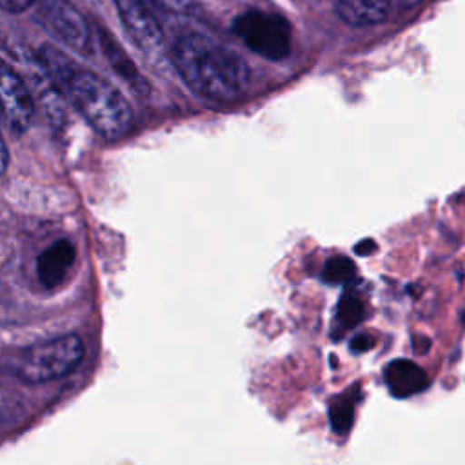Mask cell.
Listing matches in <instances>:
<instances>
[{"mask_svg":"<svg viewBox=\"0 0 465 465\" xmlns=\"http://www.w3.org/2000/svg\"><path fill=\"white\" fill-rule=\"evenodd\" d=\"M45 74L69 96L84 120L105 140H118L133 125V111L124 94L105 78L78 67L53 45L38 49Z\"/></svg>","mask_w":465,"mask_h":465,"instance_id":"cell-1","label":"cell"},{"mask_svg":"<svg viewBox=\"0 0 465 465\" xmlns=\"http://www.w3.org/2000/svg\"><path fill=\"white\" fill-rule=\"evenodd\" d=\"M171 62L185 85L209 102H232L251 82L247 62L203 33L180 35L171 47Z\"/></svg>","mask_w":465,"mask_h":465,"instance_id":"cell-2","label":"cell"},{"mask_svg":"<svg viewBox=\"0 0 465 465\" xmlns=\"http://www.w3.org/2000/svg\"><path fill=\"white\" fill-rule=\"evenodd\" d=\"M85 345L76 334H64L25 347L15 358V374L25 383L64 378L84 360Z\"/></svg>","mask_w":465,"mask_h":465,"instance_id":"cell-3","label":"cell"},{"mask_svg":"<svg viewBox=\"0 0 465 465\" xmlns=\"http://www.w3.org/2000/svg\"><path fill=\"white\" fill-rule=\"evenodd\" d=\"M232 31L251 51L267 60H283L291 53V25L282 15L251 9L234 18Z\"/></svg>","mask_w":465,"mask_h":465,"instance_id":"cell-4","label":"cell"},{"mask_svg":"<svg viewBox=\"0 0 465 465\" xmlns=\"http://www.w3.org/2000/svg\"><path fill=\"white\" fill-rule=\"evenodd\" d=\"M38 15L47 31L80 54H91L93 36L87 20L67 0H36Z\"/></svg>","mask_w":465,"mask_h":465,"instance_id":"cell-5","label":"cell"},{"mask_svg":"<svg viewBox=\"0 0 465 465\" xmlns=\"http://www.w3.org/2000/svg\"><path fill=\"white\" fill-rule=\"evenodd\" d=\"M134 45L153 62L163 58V31L149 0H113Z\"/></svg>","mask_w":465,"mask_h":465,"instance_id":"cell-6","label":"cell"},{"mask_svg":"<svg viewBox=\"0 0 465 465\" xmlns=\"http://www.w3.org/2000/svg\"><path fill=\"white\" fill-rule=\"evenodd\" d=\"M33 96L25 80L0 58V114L13 133H24L33 120Z\"/></svg>","mask_w":465,"mask_h":465,"instance_id":"cell-7","label":"cell"},{"mask_svg":"<svg viewBox=\"0 0 465 465\" xmlns=\"http://www.w3.org/2000/svg\"><path fill=\"white\" fill-rule=\"evenodd\" d=\"M74 258L76 249L67 238L53 242L45 251H42L36 262V272L42 285H45L47 289L58 287L73 267Z\"/></svg>","mask_w":465,"mask_h":465,"instance_id":"cell-8","label":"cell"},{"mask_svg":"<svg viewBox=\"0 0 465 465\" xmlns=\"http://www.w3.org/2000/svg\"><path fill=\"white\" fill-rule=\"evenodd\" d=\"M383 376L389 392L396 398H409L429 385L427 372L411 360H392Z\"/></svg>","mask_w":465,"mask_h":465,"instance_id":"cell-9","label":"cell"},{"mask_svg":"<svg viewBox=\"0 0 465 465\" xmlns=\"http://www.w3.org/2000/svg\"><path fill=\"white\" fill-rule=\"evenodd\" d=\"M100 35V44L102 49L105 53V58L109 60L111 67L118 73V76L140 96H145L149 93V84L147 80L142 76V73L136 69V65L133 64V60L125 54V51L122 49V45L111 36L109 31L105 29H98Z\"/></svg>","mask_w":465,"mask_h":465,"instance_id":"cell-10","label":"cell"},{"mask_svg":"<svg viewBox=\"0 0 465 465\" xmlns=\"http://www.w3.org/2000/svg\"><path fill=\"white\" fill-rule=\"evenodd\" d=\"M336 16L352 27H367L383 22L391 11V0H338Z\"/></svg>","mask_w":465,"mask_h":465,"instance_id":"cell-11","label":"cell"},{"mask_svg":"<svg viewBox=\"0 0 465 465\" xmlns=\"http://www.w3.org/2000/svg\"><path fill=\"white\" fill-rule=\"evenodd\" d=\"M365 314V305L361 302V298L354 292H345L341 298H340V303H338V322L343 325V327H354L361 322Z\"/></svg>","mask_w":465,"mask_h":465,"instance_id":"cell-12","label":"cell"},{"mask_svg":"<svg viewBox=\"0 0 465 465\" xmlns=\"http://www.w3.org/2000/svg\"><path fill=\"white\" fill-rule=\"evenodd\" d=\"M354 272H356L354 263L345 256H332L331 260H327L323 267V278L329 283L351 282L354 278Z\"/></svg>","mask_w":465,"mask_h":465,"instance_id":"cell-13","label":"cell"},{"mask_svg":"<svg viewBox=\"0 0 465 465\" xmlns=\"http://www.w3.org/2000/svg\"><path fill=\"white\" fill-rule=\"evenodd\" d=\"M329 418H331L332 429L340 434H345L351 429L352 420H354V403L351 400H341V401L334 403L331 407Z\"/></svg>","mask_w":465,"mask_h":465,"instance_id":"cell-14","label":"cell"},{"mask_svg":"<svg viewBox=\"0 0 465 465\" xmlns=\"http://www.w3.org/2000/svg\"><path fill=\"white\" fill-rule=\"evenodd\" d=\"M36 0H0V9L5 13H24Z\"/></svg>","mask_w":465,"mask_h":465,"instance_id":"cell-15","label":"cell"},{"mask_svg":"<svg viewBox=\"0 0 465 465\" xmlns=\"http://www.w3.org/2000/svg\"><path fill=\"white\" fill-rule=\"evenodd\" d=\"M351 347H352V351L363 352V351H369V349L372 347V340H371V336H367V334H360V336H356V338L352 340Z\"/></svg>","mask_w":465,"mask_h":465,"instance_id":"cell-16","label":"cell"},{"mask_svg":"<svg viewBox=\"0 0 465 465\" xmlns=\"http://www.w3.org/2000/svg\"><path fill=\"white\" fill-rule=\"evenodd\" d=\"M7 162H9V153H7V147H5V142L0 134V174H4V171L7 169Z\"/></svg>","mask_w":465,"mask_h":465,"instance_id":"cell-17","label":"cell"},{"mask_svg":"<svg viewBox=\"0 0 465 465\" xmlns=\"http://www.w3.org/2000/svg\"><path fill=\"white\" fill-rule=\"evenodd\" d=\"M354 251H356L358 254H369V252L374 251V242L363 240V242H360V243L354 247Z\"/></svg>","mask_w":465,"mask_h":465,"instance_id":"cell-18","label":"cell"},{"mask_svg":"<svg viewBox=\"0 0 465 465\" xmlns=\"http://www.w3.org/2000/svg\"><path fill=\"white\" fill-rule=\"evenodd\" d=\"M405 2H407V4H418L420 0H405Z\"/></svg>","mask_w":465,"mask_h":465,"instance_id":"cell-19","label":"cell"}]
</instances>
